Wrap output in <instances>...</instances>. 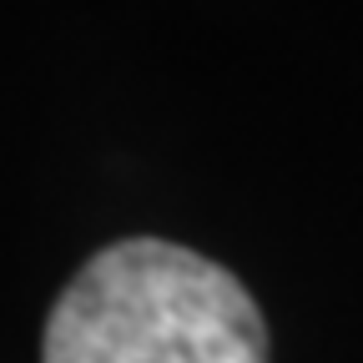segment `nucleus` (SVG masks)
Wrapping results in <instances>:
<instances>
[{
    "label": "nucleus",
    "mask_w": 363,
    "mask_h": 363,
    "mask_svg": "<svg viewBox=\"0 0 363 363\" xmlns=\"http://www.w3.org/2000/svg\"><path fill=\"white\" fill-rule=\"evenodd\" d=\"M40 363H267V328L222 262L167 238H126L66 283Z\"/></svg>",
    "instance_id": "1"
}]
</instances>
